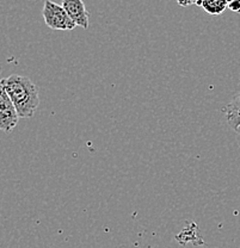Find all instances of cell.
I'll return each instance as SVG.
<instances>
[{
    "label": "cell",
    "mask_w": 240,
    "mask_h": 248,
    "mask_svg": "<svg viewBox=\"0 0 240 248\" xmlns=\"http://www.w3.org/2000/svg\"><path fill=\"white\" fill-rule=\"evenodd\" d=\"M1 87L14 103L19 118H30L40 105L38 87L27 77L12 74L1 80Z\"/></svg>",
    "instance_id": "cell-1"
},
{
    "label": "cell",
    "mask_w": 240,
    "mask_h": 248,
    "mask_svg": "<svg viewBox=\"0 0 240 248\" xmlns=\"http://www.w3.org/2000/svg\"><path fill=\"white\" fill-rule=\"evenodd\" d=\"M42 15L46 25L53 30H73L77 27L63 5L53 0H46Z\"/></svg>",
    "instance_id": "cell-2"
},
{
    "label": "cell",
    "mask_w": 240,
    "mask_h": 248,
    "mask_svg": "<svg viewBox=\"0 0 240 248\" xmlns=\"http://www.w3.org/2000/svg\"><path fill=\"white\" fill-rule=\"evenodd\" d=\"M19 116L6 91L0 86V129L11 133L18 124Z\"/></svg>",
    "instance_id": "cell-3"
},
{
    "label": "cell",
    "mask_w": 240,
    "mask_h": 248,
    "mask_svg": "<svg viewBox=\"0 0 240 248\" xmlns=\"http://www.w3.org/2000/svg\"><path fill=\"white\" fill-rule=\"evenodd\" d=\"M64 9L72 18L77 27L89 29V12L82 0H63Z\"/></svg>",
    "instance_id": "cell-4"
},
{
    "label": "cell",
    "mask_w": 240,
    "mask_h": 248,
    "mask_svg": "<svg viewBox=\"0 0 240 248\" xmlns=\"http://www.w3.org/2000/svg\"><path fill=\"white\" fill-rule=\"evenodd\" d=\"M224 111L228 125L237 130L240 126V92L226 105Z\"/></svg>",
    "instance_id": "cell-5"
},
{
    "label": "cell",
    "mask_w": 240,
    "mask_h": 248,
    "mask_svg": "<svg viewBox=\"0 0 240 248\" xmlns=\"http://www.w3.org/2000/svg\"><path fill=\"white\" fill-rule=\"evenodd\" d=\"M196 5L209 15L219 16L228 9V0H200Z\"/></svg>",
    "instance_id": "cell-6"
},
{
    "label": "cell",
    "mask_w": 240,
    "mask_h": 248,
    "mask_svg": "<svg viewBox=\"0 0 240 248\" xmlns=\"http://www.w3.org/2000/svg\"><path fill=\"white\" fill-rule=\"evenodd\" d=\"M228 9L232 12L240 14V0H228Z\"/></svg>",
    "instance_id": "cell-7"
},
{
    "label": "cell",
    "mask_w": 240,
    "mask_h": 248,
    "mask_svg": "<svg viewBox=\"0 0 240 248\" xmlns=\"http://www.w3.org/2000/svg\"><path fill=\"white\" fill-rule=\"evenodd\" d=\"M176 1L178 2V5H180V6L187 7V6H190V5L197 4L200 0H176Z\"/></svg>",
    "instance_id": "cell-8"
},
{
    "label": "cell",
    "mask_w": 240,
    "mask_h": 248,
    "mask_svg": "<svg viewBox=\"0 0 240 248\" xmlns=\"http://www.w3.org/2000/svg\"><path fill=\"white\" fill-rule=\"evenodd\" d=\"M237 134H238V136H239V138H240V126H239V128L238 129H237Z\"/></svg>",
    "instance_id": "cell-9"
}]
</instances>
